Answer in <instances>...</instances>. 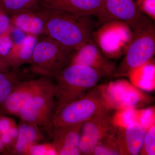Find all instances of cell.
<instances>
[{"instance_id": "1", "label": "cell", "mask_w": 155, "mask_h": 155, "mask_svg": "<svg viewBox=\"0 0 155 155\" xmlns=\"http://www.w3.org/2000/svg\"><path fill=\"white\" fill-rule=\"evenodd\" d=\"M42 7L45 17L43 35L73 52L93 38L94 23L91 16Z\"/></svg>"}, {"instance_id": "2", "label": "cell", "mask_w": 155, "mask_h": 155, "mask_svg": "<svg viewBox=\"0 0 155 155\" xmlns=\"http://www.w3.org/2000/svg\"><path fill=\"white\" fill-rule=\"evenodd\" d=\"M104 76L99 71L84 65H67L54 77L55 111L84 96Z\"/></svg>"}, {"instance_id": "3", "label": "cell", "mask_w": 155, "mask_h": 155, "mask_svg": "<svg viewBox=\"0 0 155 155\" xmlns=\"http://www.w3.org/2000/svg\"><path fill=\"white\" fill-rule=\"evenodd\" d=\"M152 20L143 15L132 28L131 41L122 62L113 73L115 77L127 76L133 70L153 59L155 52V31Z\"/></svg>"}, {"instance_id": "4", "label": "cell", "mask_w": 155, "mask_h": 155, "mask_svg": "<svg viewBox=\"0 0 155 155\" xmlns=\"http://www.w3.org/2000/svg\"><path fill=\"white\" fill-rule=\"evenodd\" d=\"M110 109H112V106L104 90L94 87L80 98L55 111L52 120L51 132L57 127L83 124Z\"/></svg>"}, {"instance_id": "5", "label": "cell", "mask_w": 155, "mask_h": 155, "mask_svg": "<svg viewBox=\"0 0 155 155\" xmlns=\"http://www.w3.org/2000/svg\"><path fill=\"white\" fill-rule=\"evenodd\" d=\"M73 52L45 36L38 39L35 45L29 70L35 75L54 78L68 65Z\"/></svg>"}, {"instance_id": "6", "label": "cell", "mask_w": 155, "mask_h": 155, "mask_svg": "<svg viewBox=\"0 0 155 155\" xmlns=\"http://www.w3.org/2000/svg\"><path fill=\"white\" fill-rule=\"evenodd\" d=\"M51 78L29 98L21 108L18 117L20 120L42 128L49 135L56 110L54 81Z\"/></svg>"}, {"instance_id": "7", "label": "cell", "mask_w": 155, "mask_h": 155, "mask_svg": "<svg viewBox=\"0 0 155 155\" xmlns=\"http://www.w3.org/2000/svg\"><path fill=\"white\" fill-rule=\"evenodd\" d=\"M132 36V29L125 22L112 20L104 23L94 31V40L108 58H116L125 54Z\"/></svg>"}, {"instance_id": "8", "label": "cell", "mask_w": 155, "mask_h": 155, "mask_svg": "<svg viewBox=\"0 0 155 155\" xmlns=\"http://www.w3.org/2000/svg\"><path fill=\"white\" fill-rule=\"evenodd\" d=\"M112 110L104 111L82 124L79 146L80 155H93L101 142L115 132Z\"/></svg>"}, {"instance_id": "9", "label": "cell", "mask_w": 155, "mask_h": 155, "mask_svg": "<svg viewBox=\"0 0 155 155\" xmlns=\"http://www.w3.org/2000/svg\"><path fill=\"white\" fill-rule=\"evenodd\" d=\"M51 77L21 81L15 84L11 92L0 105V115L18 117L19 111L29 98L44 86Z\"/></svg>"}, {"instance_id": "10", "label": "cell", "mask_w": 155, "mask_h": 155, "mask_svg": "<svg viewBox=\"0 0 155 155\" xmlns=\"http://www.w3.org/2000/svg\"><path fill=\"white\" fill-rule=\"evenodd\" d=\"M73 64L91 67L105 76L113 75L116 69L115 64L103 53L93 38L73 53L68 65Z\"/></svg>"}, {"instance_id": "11", "label": "cell", "mask_w": 155, "mask_h": 155, "mask_svg": "<svg viewBox=\"0 0 155 155\" xmlns=\"http://www.w3.org/2000/svg\"><path fill=\"white\" fill-rule=\"evenodd\" d=\"M146 130L144 126L137 121L116 127L114 137L119 155L140 154Z\"/></svg>"}, {"instance_id": "12", "label": "cell", "mask_w": 155, "mask_h": 155, "mask_svg": "<svg viewBox=\"0 0 155 155\" xmlns=\"http://www.w3.org/2000/svg\"><path fill=\"white\" fill-rule=\"evenodd\" d=\"M104 0H38V5L72 14L96 16L102 21Z\"/></svg>"}, {"instance_id": "13", "label": "cell", "mask_w": 155, "mask_h": 155, "mask_svg": "<svg viewBox=\"0 0 155 155\" xmlns=\"http://www.w3.org/2000/svg\"><path fill=\"white\" fill-rule=\"evenodd\" d=\"M143 16L134 0H104L102 22L118 20L126 23L132 29Z\"/></svg>"}, {"instance_id": "14", "label": "cell", "mask_w": 155, "mask_h": 155, "mask_svg": "<svg viewBox=\"0 0 155 155\" xmlns=\"http://www.w3.org/2000/svg\"><path fill=\"white\" fill-rule=\"evenodd\" d=\"M82 124L54 128L49 136L57 155H80L79 146Z\"/></svg>"}, {"instance_id": "15", "label": "cell", "mask_w": 155, "mask_h": 155, "mask_svg": "<svg viewBox=\"0 0 155 155\" xmlns=\"http://www.w3.org/2000/svg\"><path fill=\"white\" fill-rule=\"evenodd\" d=\"M11 25L26 35H43L45 17L42 7L29 9L10 16Z\"/></svg>"}, {"instance_id": "16", "label": "cell", "mask_w": 155, "mask_h": 155, "mask_svg": "<svg viewBox=\"0 0 155 155\" xmlns=\"http://www.w3.org/2000/svg\"><path fill=\"white\" fill-rule=\"evenodd\" d=\"M38 39V36L26 35L20 41L14 42L11 49L5 58L13 70H18L22 65L30 64Z\"/></svg>"}, {"instance_id": "17", "label": "cell", "mask_w": 155, "mask_h": 155, "mask_svg": "<svg viewBox=\"0 0 155 155\" xmlns=\"http://www.w3.org/2000/svg\"><path fill=\"white\" fill-rule=\"evenodd\" d=\"M18 126V138L9 155H25L31 146L41 143L45 139L40 128L36 125L20 120Z\"/></svg>"}, {"instance_id": "18", "label": "cell", "mask_w": 155, "mask_h": 155, "mask_svg": "<svg viewBox=\"0 0 155 155\" xmlns=\"http://www.w3.org/2000/svg\"><path fill=\"white\" fill-rule=\"evenodd\" d=\"M25 78L19 70L0 72V105L4 102L16 84Z\"/></svg>"}, {"instance_id": "19", "label": "cell", "mask_w": 155, "mask_h": 155, "mask_svg": "<svg viewBox=\"0 0 155 155\" xmlns=\"http://www.w3.org/2000/svg\"><path fill=\"white\" fill-rule=\"evenodd\" d=\"M39 6L38 0H0V9L10 16Z\"/></svg>"}, {"instance_id": "20", "label": "cell", "mask_w": 155, "mask_h": 155, "mask_svg": "<svg viewBox=\"0 0 155 155\" xmlns=\"http://www.w3.org/2000/svg\"><path fill=\"white\" fill-rule=\"evenodd\" d=\"M114 133L115 132L103 140L97 146L93 155H119Z\"/></svg>"}, {"instance_id": "21", "label": "cell", "mask_w": 155, "mask_h": 155, "mask_svg": "<svg viewBox=\"0 0 155 155\" xmlns=\"http://www.w3.org/2000/svg\"><path fill=\"white\" fill-rule=\"evenodd\" d=\"M140 155H155V123L147 129L143 139V144Z\"/></svg>"}, {"instance_id": "22", "label": "cell", "mask_w": 155, "mask_h": 155, "mask_svg": "<svg viewBox=\"0 0 155 155\" xmlns=\"http://www.w3.org/2000/svg\"><path fill=\"white\" fill-rule=\"evenodd\" d=\"M25 155H57V153L52 143H38L31 146Z\"/></svg>"}, {"instance_id": "23", "label": "cell", "mask_w": 155, "mask_h": 155, "mask_svg": "<svg viewBox=\"0 0 155 155\" xmlns=\"http://www.w3.org/2000/svg\"><path fill=\"white\" fill-rule=\"evenodd\" d=\"M137 7L142 14L153 21L155 19V0H134Z\"/></svg>"}, {"instance_id": "24", "label": "cell", "mask_w": 155, "mask_h": 155, "mask_svg": "<svg viewBox=\"0 0 155 155\" xmlns=\"http://www.w3.org/2000/svg\"><path fill=\"white\" fill-rule=\"evenodd\" d=\"M14 28V27L12 25L8 30L0 35V55L4 59L14 43L11 37V34Z\"/></svg>"}, {"instance_id": "25", "label": "cell", "mask_w": 155, "mask_h": 155, "mask_svg": "<svg viewBox=\"0 0 155 155\" xmlns=\"http://www.w3.org/2000/svg\"><path fill=\"white\" fill-rule=\"evenodd\" d=\"M0 139L6 150L5 155H9L15 144V142L8 132L0 134Z\"/></svg>"}, {"instance_id": "26", "label": "cell", "mask_w": 155, "mask_h": 155, "mask_svg": "<svg viewBox=\"0 0 155 155\" xmlns=\"http://www.w3.org/2000/svg\"><path fill=\"white\" fill-rule=\"evenodd\" d=\"M16 124L14 119L5 115H0V134L7 132Z\"/></svg>"}, {"instance_id": "27", "label": "cell", "mask_w": 155, "mask_h": 155, "mask_svg": "<svg viewBox=\"0 0 155 155\" xmlns=\"http://www.w3.org/2000/svg\"><path fill=\"white\" fill-rule=\"evenodd\" d=\"M12 26L10 16L0 9V35L8 30Z\"/></svg>"}, {"instance_id": "28", "label": "cell", "mask_w": 155, "mask_h": 155, "mask_svg": "<svg viewBox=\"0 0 155 155\" xmlns=\"http://www.w3.org/2000/svg\"><path fill=\"white\" fill-rule=\"evenodd\" d=\"M12 69L8 62L2 57L0 55V72H7Z\"/></svg>"}, {"instance_id": "29", "label": "cell", "mask_w": 155, "mask_h": 155, "mask_svg": "<svg viewBox=\"0 0 155 155\" xmlns=\"http://www.w3.org/2000/svg\"><path fill=\"white\" fill-rule=\"evenodd\" d=\"M7 132L16 142L17 138H18V134H19V128H18V125L16 124L14 125L13 127L10 128Z\"/></svg>"}, {"instance_id": "30", "label": "cell", "mask_w": 155, "mask_h": 155, "mask_svg": "<svg viewBox=\"0 0 155 155\" xmlns=\"http://www.w3.org/2000/svg\"><path fill=\"white\" fill-rule=\"evenodd\" d=\"M5 149L2 143V141H1V139H0V154L3 153V154H5Z\"/></svg>"}]
</instances>
